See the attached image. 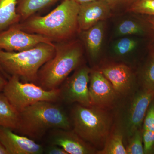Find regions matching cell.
<instances>
[{
    "instance_id": "44dd1931",
    "label": "cell",
    "mask_w": 154,
    "mask_h": 154,
    "mask_svg": "<svg viewBox=\"0 0 154 154\" xmlns=\"http://www.w3.org/2000/svg\"><path fill=\"white\" fill-rule=\"evenodd\" d=\"M137 45V42L135 39L130 37H123L114 42L113 46V51L116 55L123 57L132 52Z\"/></svg>"
},
{
    "instance_id": "7c38bea8",
    "label": "cell",
    "mask_w": 154,
    "mask_h": 154,
    "mask_svg": "<svg viewBox=\"0 0 154 154\" xmlns=\"http://www.w3.org/2000/svg\"><path fill=\"white\" fill-rule=\"evenodd\" d=\"M50 144L62 148L68 154H96L94 147L80 137L73 130L53 129L50 135Z\"/></svg>"
},
{
    "instance_id": "d6a6232c",
    "label": "cell",
    "mask_w": 154,
    "mask_h": 154,
    "mask_svg": "<svg viewBox=\"0 0 154 154\" xmlns=\"http://www.w3.org/2000/svg\"><path fill=\"white\" fill-rule=\"evenodd\" d=\"M149 22L151 24L154 31V17H153L151 19H150Z\"/></svg>"
},
{
    "instance_id": "30bf717a",
    "label": "cell",
    "mask_w": 154,
    "mask_h": 154,
    "mask_svg": "<svg viewBox=\"0 0 154 154\" xmlns=\"http://www.w3.org/2000/svg\"><path fill=\"white\" fill-rule=\"evenodd\" d=\"M89 91L91 104L108 109L116 104L120 96L112 84L99 69L91 70Z\"/></svg>"
},
{
    "instance_id": "ffe728a7",
    "label": "cell",
    "mask_w": 154,
    "mask_h": 154,
    "mask_svg": "<svg viewBox=\"0 0 154 154\" xmlns=\"http://www.w3.org/2000/svg\"><path fill=\"white\" fill-rule=\"evenodd\" d=\"M144 32L143 27L139 22L128 19L120 22L116 27L115 33L116 36H126L140 35Z\"/></svg>"
},
{
    "instance_id": "484cf974",
    "label": "cell",
    "mask_w": 154,
    "mask_h": 154,
    "mask_svg": "<svg viewBox=\"0 0 154 154\" xmlns=\"http://www.w3.org/2000/svg\"><path fill=\"white\" fill-rule=\"evenodd\" d=\"M143 128L154 131V99L150 104L144 119Z\"/></svg>"
},
{
    "instance_id": "52a82bcc",
    "label": "cell",
    "mask_w": 154,
    "mask_h": 154,
    "mask_svg": "<svg viewBox=\"0 0 154 154\" xmlns=\"http://www.w3.org/2000/svg\"><path fill=\"white\" fill-rule=\"evenodd\" d=\"M154 99V91L143 88L131 98L119 128L127 137L140 128L150 104Z\"/></svg>"
},
{
    "instance_id": "e0dca14e",
    "label": "cell",
    "mask_w": 154,
    "mask_h": 154,
    "mask_svg": "<svg viewBox=\"0 0 154 154\" xmlns=\"http://www.w3.org/2000/svg\"><path fill=\"white\" fill-rule=\"evenodd\" d=\"M18 0H0V33L21 22L17 14Z\"/></svg>"
},
{
    "instance_id": "d6986e66",
    "label": "cell",
    "mask_w": 154,
    "mask_h": 154,
    "mask_svg": "<svg viewBox=\"0 0 154 154\" xmlns=\"http://www.w3.org/2000/svg\"><path fill=\"white\" fill-rule=\"evenodd\" d=\"M124 135L121 130L116 128L112 130L104 146L97 151L98 154H127L123 144Z\"/></svg>"
},
{
    "instance_id": "2e32d148",
    "label": "cell",
    "mask_w": 154,
    "mask_h": 154,
    "mask_svg": "<svg viewBox=\"0 0 154 154\" xmlns=\"http://www.w3.org/2000/svg\"><path fill=\"white\" fill-rule=\"evenodd\" d=\"M20 121V114L2 92L0 93V126L17 131Z\"/></svg>"
},
{
    "instance_id": "6da1fadb",
    "label": "cell",
    "mask_w": 154,
    "mask_h": 154,
    "mask_svg": "<svg viewBox=\"0 0 154 154\" xmlns=\"http://www.w3.org/2000/svg\"><path fill=\"white\" fill-rule=\"evenodd\" d=\"M79 7L74 1L63 0L47 15H33L17 25L25 32L39 34L54 42L67 41L79 30Z\"/></svg>"
},
{
    "instance_id": "4316f807",
    "label": "cell",
    "mask_w": 154,
    "mask_h": 154,
    "mask_svg": "<svg viewBox=\"0 0 154 154\" xmlns=\"http://www.w3.org/2000/svg\"><path fill=\"white\" fill-rule=\"evenodd\" d=\"M112 11L125 9V11L129 8L138 0H106Z\"/></svg>"
},
{
    "instance_id": "7402d4cb",
    "label": "cell",
    "mask_w": 154,
    "mask_h": 154,
    "mask_svg": "<svg viewBox=\"0 0 154 154\" xmlns=\"http://www.w3.org/2000/svg\"><path fill=\"white\" fill-rule=\"evenodd\" d=\"M142 132L140 128L128 138V143L125 148L127 154H144Z\"/></svg>"
},
{
    "instance_id": "8992f818",
    "label": "cell",
    "mask_w": 154,
    "mask_h": 154,
    "mask_svg": "<svg viewBox=\"0 0 154 154\" xmlns=\"http://www.w3.org/2000/svg\"><path fill=\"white\" fill-rule=\"evenodd\" d=\"M2 92L19 113L37 102H54L60 99V88L48 91L34 83L22 82L17 76L8 79Z\"/></svg>"
},
{
    "instance_id": "1f68e13d",
    "label": "cell",
    "mask_w": 154,
    "mask_h": 154,
    "mask_svg": "<svg viewBox=\"0 0 154 154\" xmlns=\"http://www.w3.org/2000/svg\"><path fill=\"white\" fill-rule=\"evenodd\" d=\"M0 72H1L3 75H4V76L5 77L6 79H8L9 78H10V77H11L10 76H9V75L7 74L4 71V70H3V69L2 68V66H1V65H0Z\"/></svg>"
},
{
    "instance_id": "ac0fdd59",
    "label": "cell",
    "mask_w": 154,
    "mask_h": 154,
    "mask_svg": "<svg viewBox=\"0 0 154 154\" xmlns=\"http://www.w3.org/2000/svg\"><path fill=\"white\" fill-rule=\"evenodd\" d=\"M59 1V0H18L17 14L20 17L21 22L28 19L38 11L52 5Z\"/></svg>"
},
{
    "instance_id": "277c9868",
    "label": "cell",
    "mask_w": 154,
    "mask_h": 154,
    "mask_svg": "<svg viewBox=\"0 0 154 154\" xmlns=\"http://www.w3.org/2000/svg\"><path fill=\"white\" fill-rule=\"evenodd\" d=\"M55 53V43H42L21 51L0 50V65L9 76H17L25 82L36 83L41 67Z\"/></svg>"
},
{
    "instance_id": "5bb4252c",
    "label": "cell",
    "mask_w": 154,
    "mask_h": 154,
    "mask_svg": "<svg viewBox=\"0 0 154 154\" xmlns=\"http://www.w3.org/2000/svg\"><path fill=\"white\" fill-rule=\"evenodd\" d=\"M112 10L106 0H96L80 5L78 21L79 30L85 31L100 21L110 18Z\"/></svg>"
},
{
    "instance_id": "4dcf8cb0",
    "label": "cell",
    "mask_w": 154,
    "mask_h": 154,
    "mask_svg": "<svg viewBox=\"0 0 154 154\" xmlns=\"http://www.w3.org/2000/svg\"><path fill=\"white\" fill-rule=\"evenodd\" d=\"M0 154H8L5 149L1 143H0Z\"/></svg>"
},
{
    "instance_id": "603a6c76",
    "label": "cell",
    "mask_w": 154,
    "mask_h": 154,
    "mask_svg": "<svg viewBox=\"0 0 154 154\" xmlns=\"http://www.w3.org/2000/svg\"><path fill=\"white\" fill-rule=\"evenodd\" d=\"M127 12L154 17V0H138L126 10Z\"/></svg>"
},
{
    "instance_id": "f1b7e54d",
    "label": "cell",
    "mask_w": 154,
    "mask_h": 154,
    "mask_svg": "<svg viewBox=\"0 0 154 154\" xmlns=\"http://www.w3.org/2000/svg\"><path fill=\"white\" fill-rule=\"evenodd\" d=\"M0 72V93L2 92L5 86L7 84L8 80Z\"/></svg>"
},
{
    "instance_id": "cb8c5ba5",
    "label": "cell",
    "mask_w": 154,
    "mask_h": 154,
    "mask_svg": "<svg viewBox=\"0 0 154 154\" xmlns=\"http://www.w3.org/2000/svg\"><path fill=\"white\" fill-rule=\"evenodd\" d=\"M142 82L144 89L154 91V54L143 71Z\"/></svg>"
},
{
    "instance_id": "3957f363",
    "label": "cell",
    "mask_w": 154,
    "mask_h": 154,
    "mask_svg": "<svg viewBox=\"0 0 154 154\" xmlns=\"http://www.w3.org/2000/svg\"><path fill=\"white\" fill-rule=\"evenodd\" d=\"M54 56L39 69L36 83L45 90H54L63 82L79 66L83 54L79 41H63L55 43Z\"/></svg>"
},
{
    "instance_id": "f546056e",
    "label": "cell",
    "mask_w": 154,
    "mask_h": 154,
    "mask_svg": "<svg viewBox=\"0 0 154 154\" xmlns=\"http://www.w3.org/2000/svg\"><path fill=\"white\" fill-rule=\"evenodd\" d=\"M71 1H74V2L77 3V4L81 5H82V4H85V3L96 1V0H71Z\"/></svg>"
},
{
    "instance_id": "5b68a950",
    "label": "cell",
    "mask_w": 154,
    "mask_h": 154,
    "mask_svg": "<svg viewBox=\"0 0 154 154\" xmlns=\"http://www.w3.org/2000/svg\"><path fill=\"white\" fill-rule=\"evenodd\" d=\"M73 130L96 148L101 149L112 131L113 119L107 109L78 104L71 112Z\"/></svg>"
},
{
    "instance_id": "8fae6325",
    "label": "cell",
    "mask_w": 154,
    "mask_h": 154,
    "mask_svg": "<svg viewBox=\"0 0 154 154\" xmlns=\"http://www.w3.org/2000/svg\"><path fill=\"white\" fill-rule=\"evenodd\" d=\"M99 70L120 97L132 94L134 89V76L129 67L123 63H111L102 66Z\"/></svg>"
},
{
    "instance_id": "9c48e42d",
    "label": "cell",
    "mask_w": 154,
    "mask_h": 154,
    "mask_svg": "<svg viewBox=\"0 0 154 154\" xmlns=\"http://www.w3.org/2000/svg\"><path fill=\"white\" fill-rule=\"evenodd\" d=\"M53 42L44 36L25 32L17 24L0 33V50L5 51H23L40 43Z\"/></svg>"
},
{
    "instance_id": "d4e9b609",
    "label": "cell",
    "mask_w": 154,
    "mask_h": 154,
    "mask_svg": "<svg viewBox=\"0 0 154 154\" xmlns=\"http://www.w3.org/2000/svg\"><path fill=\"white\" fill-rule=\"evenodd\" d=\"M142 137L144 154L152 153L154 150V131L143 130Z\"/></svg>"
},
{
    "instance_id": "83f0119b",
    "label": "cell",
    "mask_w": 154,
    "mask_h": 154,
    "mask_svg": "<svg viewBox=\"0 0 154 154\" xmlns=\"http://www.w3.org/2000/svg\"><path fill=\"white\" fill-rule=\"evenodd\" d=\"M44 152L47 154H68L62 148L52 144L44 149Z\"/></svg>"
},
{
    "instance_id": "7a4b0ae2",
    "label": "cell",
    "mask_w": 154,
    "mask_h": 154,
    "mask_svg": "<svg viewBox=\"0 0 154 154\" xmlns=\"http://www.w3.org/2000/svg\"><path fill=\"white\" fill-rule=\"evenodd\" d=\"M49 102H39L19 112L17 131L29 137L39 139L51 129H70L71 123L63 109Z\"/></svg>"
},
{
    "instance_id": "ba28073f",
    "label": "cell",
    "mask_w": 154,
    "mask_h": 154,
    "mask_svg": "<svg viewBox=\"0 0 154 154\" xmlns=\"http://www.w3.org/2000/svg\"><path fill=\"white\" fill-rule=\"evenodd\" d=\"M88 67L77 69L71 76L67 79L60 89V99L68 104L78 103L85 106H92L89 91L90 72Z\"/></svg>"
},
{
    "instance_id": "4fadbf2b",
    "label": "cell",
    "mask_w": 154,
    "mask_h": 154,
    "mask_svg": "<svg viewBox=\"0 0 154 154\" xmlns=\"http://www.w3.org/2000/svg\"><path fill=\"white\" fill-rule=\"evenodd\" d=\"M0 143L8 154H42L44 152V149L41 145L4 127L0 126Z\"/></svg>"
},
{
    "instance_id": "9a60e30c",
    "label": "cell",
    "mask_w": 154,
    "mask_h": 154,
    "mask_svg": "<svg viewBox=\"0 0 154 154\" xmlns=\"http://www.w3.org/2000/svg\"><path fill=\"white\" fill-rule=\"evenodd\" d=\"M105 26L104 21H100L88 30L81 31L87 51L92 60H96L101 52Z\"/></svg>"
}]
</instances>
